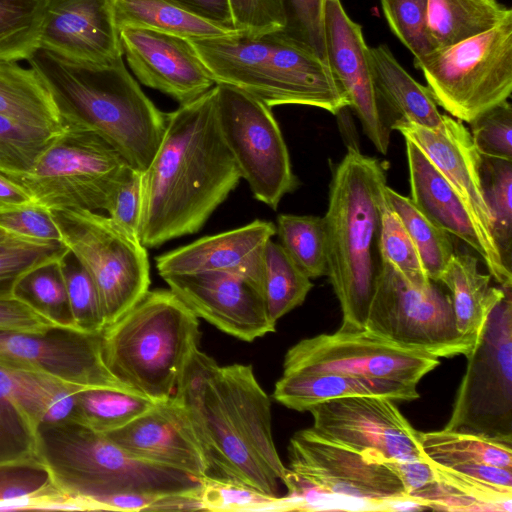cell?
<instances>
[{
    "mask_svg": "<svg viewBox=\"0 0 512 512\" xmlns=\"http://www.w3.org/2000/svg\"><path fill=\"white\" fill-rule=\"evenodd\" d=\"M241 175L217 115V85L167 113L162 141L142 173L138 239L146 248L198 232Z\"/></svg>",
    "mask_w": 512,
    "mask_h": 512,
    "instance_id": "6da1fadb",
    "label": "cell"
},
{
    "mask_svg": "<svg viewBox=\"0 0 512 512\" xmlns=\"http://www.w3.org/2000/svg\"><path fill=\"white\" fill-rule=\"evenodd\" d=\"M174 396L201 444L206 478L280 497L288 468L274 444L271 401L252 366H219L197 348Z\"/></svg>",
    "mask_w": 512,
    "mask_h": 512,
    "instance_id": "7a4b0ae2",
    "label": "cell"
},
{
    "mask_svg": "<svg viewBox=\"0 0 512 512\" xmlns=\"http://www.w3.org/2000/svg\"><path fill=\"white\" fill-rule=\"evenodd\" d=\"M385 182L380 161L354 147L332 173L324 216L326 276L340 303L343 331L365 328L379 266V193Z\"/></svg>",
    "mask_w": 512,
    "mask_h": 512,
    "instance_id": "3957f363",
    "label": "cell"
},
{
    "mask_svg": "<svg viewBox=\"0 0 512 512\" xmlns=\"http://www.w3.org/2000/svg\"><path fill=\"white\" fill-rule=\"evenodd\" d=\"M188 41L216 84L242 90L269 107L304 105L338 115L349 106L327 61L282 31Z\"/></svg>",
    "mask_w": 512,
    "mask_h": 512,
    "instance_id": "277c9868",
    "label": "cell"
},
{
    "mask_svg": "<svg viewBox=\"0 0 512 512\" xmlns=\"http://www.w3.org/2000/svg\"><path fill=\"white\" fill-rule=\"evenodd\" d=\"M199 338L198 317L174 292L149 290L102 331V354L119 381L157 402L175 394Z\"/></svg>",
    "mask_w": 512,
    "mask_h": 512,
    "instance_id": "5b68a950",
    "label": "cell"
},
{
    "mask_svg": "<svg viewBox=\"0 0 512 512\" xmlns=\"http://www.w3.org/2000/svg\"><path fill=\"white\" fill-rule=\"evenodd\" d=\"M32 58L69 111L129 165L147 169L164 136L167 113L143 92L124 59L108 67L79 69L41 50Z\"/></svg>",
    "mask_w": 512,
    "mask_h": 512,
    "instance_id": "8992f818",
    "label": "cell"
},
{
    "mask_svg": "<svg viewBox=\"0 0 512 512\" xmlns=\"http://www.w3.org/2000/svg\"><path fill=\"white\" fill-rule=\"evenodd\" d=\"M40 461L60 489L96 502L120 493L155 496L198 492L203 480L133 457L104 433L75 421L39 426Z\"/></svg>",
    "mask_w": 512,
    "mask_h": 512,
    "instance_id": "52a82bcc",
    "label": "cell"
},
{
    "mask_svg": "<svg viewBox=\"0 0 512 512\" xmlns=\"http://www.w3.org/2000/svg\"><path fill=\"white\" fill-rule=\"evenodd\" d=\"M67 111L66 126L53 136L30 169L6 176L49 210L104 211L111 191L129 164Z\"/></svg>",
    "mask_w": 512,
    "mask_h": 512,
    "instance_id": "ba28073f",
    "label": "cell"
},
{
    "mask_svg": "<svg viewBox=\"0 0 512 512\" xmlns=\"http://www.w3.org/2000/svg\"><path fill=\"white\" fill-rule=\"evenodd\" d=\"M435 103L469 123L512 92V14L493 28L414 59Z\"/></svg>",
    "mask_w": 512,
    "mask_h": 512,
    "instance_id": "9c48e42d",
    "label": "cell"
},
{
    "mask_svg": "<svg viewBox=\"0 0 512 512\" xmlns=\"http://www.w3.org/2000/svg\"><path fill=\"white\" fill-rule=\"evenodd\" d=\"M50 211L61 242L95 283L106 326L114 323L149 291L146 247L136 236L97 211Z\"/></svg>",
    "mask_w": 512,
    "mask_h": 512,
    "instance_id": "30bf717a",
    "label": "cell"
},
{
    "mask_svg": "<svg viewBox=\"0 0 512 512\" xmlns=\"http://www.w3.org/2000/svg\"><path fill=\"white\" fill-rule=\"evenodd\" d=\"M365 328L438 358L466 356L477 343L458 331L450 296L437 282L414 285L380 259Z\"/></svg>",
    "mask_w": 512,
    "mask_h": 512,
    "instance_id": "8fae6325",
    "label": "cell"
},
{
    "mask_svg": "<svg viewBox=\"0 0 512 512\" xmlns=\"http://www.w3.org/2000/svg\"><path fill=\"white\" fill-rule=\"evenodd\" d=\"M512 287L488 316L465 356L451 416L444 429L512 439Z\"/></svg>",
    "mask_w": 512,
    "mask_h": 512,
    "instance_id": "7c38bea8",
    "label": "cell"
},
{
    "mask_svg": "<svg viewBox=\"0 0 512 512\" xmlns=\"http://www.w3.org/2000/svg\"><path fill=\"white\" fill-rule=\"evenodd\" d=\"M216 85L219 126L241 178L258 201L276 210L298 179L271 107L242 90Z\"/></svg>",
    "mask_w": 512,
    "mask_h": 512,
    "instance_id": "4fadbf2b",
    "label": "cell"
},
{
    "mask_svg": "<svg viewBox=\"0 0 512 512\" xmlns=\"http://www.w3.org/2000/svg\"><path fill=\"white\" fill-rule=\"evenodd\" d=\"M288 457L290 471L329 497L362 502L368 510H396L413 501L381 456L329 441L312 428L291 437Z\"/></svg>",
    "mask_w": 512,
    "mask_h": 512,
    "instance_id": "5bb4252c",
    "label": "cell"
},
{
    "mask_svg": "<svg viewBox=\"0 0 512 512\" xmlns=\"http://www.w3.org/2000/svg\"><path fill=\"white\" fill-rule=\"evenodd\" d=\"M439 364L432 354L398 345L366 328L338 329L290 347L282 374L338 372L417 386Z\"/></svg>",
    "mask_w": 512,
    "mask_h": 512,
    "instance_id": "9a60e30c",
    "label": "cell"
},
{
    "mask_svg": "<svg viewBox=\"0 0 512 512\" xmlns=\"http://www.w3.org/2000/svg\"><path fill=\"white\" fill-rule=\"evenodd\" d=\"M312 430L348 448L368 451L383 459L423 458L419 431L383 396H350L318 403L308 410Z\"/></svg>",
    "mask_w": 512,
    "mask_h": 512,
    "instance_id": "2e32d148",
    "label": "cell"
},
{
    "mask_svg": "<svg viewBox=\"0 0 512 512\" xmlns=\"http://www.w3.org/2000/svg\"><path fill=\"white\" fill-rule=\"evenodd\" d=\"M0 365L43 373L82 389L111 388L134 392L106 366L101 333L66 328L44 333L0 330Z\"/></svg>",
    "mask_w": 512,
    "mask_h": 512,
    "instance_id": "e0dca14e",
    "label": "cell"
},
{
    "mask_svg": "<svg viewBox=\"0 0 512 512\" xmlns=\"http://www.w3.org/2000/svg\"><path fill=\"white\" fill-rule=\"evenodd\" d=\"M40 50L79 69L123 60L113 0H46Z\"/></svg>",
    "mask_w": 512,
    "mask_h": 512,
    "instance_id": "ac0fdd59",
    "label": "cell"
},
{
    "mask_svg": "<svg viewBox=\"0 0 512 512\" xmlns=\"http://www.w3.org/2000/svg\"><path fill=\"white\" fill-rule=\"evenodd\" d=\"M169 289L198 317L242 341L274 332L261 287L244 276L201 272L163 278Z\"/></svg>",
    "mask_w": 512,
    "mask_h": 512,
    "instance_id": "d6986e66",
    "label": "cell"
},
{
    "mask_svg": "<svg viewBox=\"0 0 512 512\" xmlns=\"http://www.w3.org/2000/svg\"><path fill=\"white\" fill-rule=\"evenodd\" d=\"M324 37L327 63L375 148L386 154L391 128L381 114L362 28L340 0H325Z\"/></svg>",
    "mask_w": 512,
    "mask_h": 512,
    "instance_id": "ffe728a7",
    "label": "cell"
},
{
    "mask_svg": "<svg viewBox=\"0 0 512 512\" xmlns=\"http://www.w3.org/2000/svg\"><path fill=\"white\" fill-rule=\"evenodd\" d=\"M123 57L143 85L187 104L214 85V79L188 39L160 31L119 29Z\"/></svg>",
    "mask_w": 512,
    "mask_h": 512,
    "instance_id": "44dd1931",
    "label": "cell"
},
{
    "mask_svg": "<svg viewBox=\"0 0 512 512\" xmlns=\"http://www.w3.org/2000/svg\"><path fill=\"white\" fill-rule=\"evenodd\" d=\"M135 458L199 479L208 467L198 437L182 403L173 395L114 431L105 433Z\"/></svg>",
    "mask_w": 512,
    "mask_h": 512,
    "instance_id": "7402d4cb",
    "label": "cell"
},
{
    "mask_svg": "<svg viewBox=\"0 0 512 512\" xmlns=\"http://www.w3.org/2000/svg\"><path fill=\"white\" fill-rule=\"evenodd\" d=\"M405 144L411 200L432 222L475 250L501 287H512V273L466 202L415 143L405 139Z\"/></svg>",
    "mask_w": 512,
    "mask_h": 512,
    "instance_id": "603a6c76",
    "label": "cell"
},
{
    "mask_svg": "<svg viewBox=\"0 0 512 512\" xmlns=\"http://www.w3.org/2000/svg\"><path fill=\"white\" fill-rule=\"evenodd\" d=\"M275 234L273 222L256 219L161 254L155 258L156 268L162 278L201 272L233 273L261 287L264 248Z\"/></svg>",
    "mask_w": 512,
    "mask_h": 512,
    "instance_id": "cb8c5ba5",
    "label": "cell"
},
{
    "mask_svg": "<svg viewBox=\"0 0 512 512\" xmlns=\"http://www.w3.org/2000/svg\"><path fill=\"white\" fill-rule=\"evenodd\" d=\"M390 128L399 131L405 139L420 148L456 189L484 235L494 243L491 236L492 220L482 193L481 155L462 121L443 115L441 125L431 129L398 118Z\"/></svg>",
    "mask_w": 512,
    "mask_h": 512,
    "instance_id": "d4e9b609",
    "label": "cell"
},
{
    "mask_svg": "<svg viewBox=\"0 0 512 512\" xmlns=\"http://www.w3.org/2000/svg\"><path fill=\"white\" fill-rule=\"evenodd\" d=\"M20 62L0 60V115L21 124L59 132L68 111L55 88L33 58Z\"/></svg>",
    "mask_w": 512,
    "mask_h": 512,
    "instance_id": "484cf974",
    "label": "cell"
},
{
    "mask_svg": "<svg viewBox=\"0 0 512 512\" xmlns=\"http://www.w3.org/2000/svg\"><path fill=\"white\" fill-rule=\"evenodd\" d=\"M350 396L413 401L419 398V393L415 385L338 372L282 374L273 391L278 403L300 412L321 402Z\"/></svg>",
    "mask_w": 512,
    "mask_h": 512,
    "instance_id": "4316f807",
    "label": "cell"
},
{
    "mask_svg": "<svg viewBox=\"0 0 512 512\" xmlns=\"http://www.w3.org/2000/svg\"><path fill=\"white\" fill-rule=\"evenodd\" d=\"M439 283L449 290L458 331L478 341L489 314L505 296V287L491 285V275L478 268V259L455 252Z\"/></svg>",
    "mask_w": 512,
    "mask_h": 512,
    "instance_id": "83f0119b",
    "label": "cell"
},
{
    "mask_svg": "<svg viewBox=\"0 0 512 512\" xmlns=\"http://www.w3.org/2000/svg\"><path fill=\"white\" fill-rule=\"evenodd\" d=\"M369 61L378 100L408 122L431 129L441 125L443 115L429 89L411 77L387 45L369 48Z\"/></svg>",
    "mask_w": 512,
    "mask_h": 512,
    "instance_id": "f1b7e54d",
    "label": "cell"
},
{
    "mask_svg": "<svg viewBox=\"0 0 512 512\" xmlns=\"http://www.w3.org/2000/svg\"><path fill=\"white\" fill-rule=\"evenodd\" d=\"M118 30L138 27L185 39H205L240 34L235 28L206 20L172 0H113Z\"/></svg>",
    "mask_w": 512,
    "mask_h": 512,
    "instance_id": "f546056e",
    "label": "cell"
},
{
    "mask_svg": "<svg viewBox=\"0 0 512 512\" xmlns=\"http://www.w3.org/2000/svg\"><path fill=\"white\" fill-rule=\"evenodd\" d=\"M512 14L497 0H428L426 34L433 49L483 33Z\"/></svg>",
    "mask_w": 512,
    "mask_h": 512,
    "instance_id": "4dcf8cb0",
    "label": "cell"
},
{
    "mask_svg": "<svg viewBox=\"0 0 512 512\" xmlns=\"http://www.w3.org/2000/svg\"><path fill=\"white\" fill-rule=\"evenodd\" d=\"M419 443L424 456L440 465L485 464L512 469V439L443 428L419 432Z\"/></svg>",
    "mask_w": 512,
    "mask_h": 512,
    "instance_id": "1f68e13d",
    "label": "cell"
},
{
    "mask_svg": "<svg viewBox=\"0 0 512 512\" xmlns=\"http://www.w3.org/2000/svg\"><path fill=\"white\" fill-rule=\"evenodd\" d=\"M313 284L280 243L270 239L264 248L261 269V291L273 323L300 306Z\"/></svg>",
    "mask_w": 512,
    "mask_h": 512,
    "instance_id": "d6a6232c",
    "label": "cell"
},
{
    "mask_svg": "<svg viewBox=\"0 0 512 512\" xmlns=\"http://www.w3.org/2000/svg\"><path fill=\"white\" fill-rule=\"evenodd\" d=\"M426 459L439 481L479 502L487 511H512V469L485 464L445 466Z\"/></svg>",
    "mask_w": 512,
    "mask_h": 512,
    "instance_id": "836d02e7",
    "label": "cell"
},
{
    "mask_svg": "<svg viewBox=\"0 0 512 512\" xmlns=\"http://www.w3.org/2000/svg\"><path fill=\"white\" fill-rule=\"evenodd\" d=\"M13 370L20 404L37 428L73 420L77 393L82 388L43 373Z\"/></svg>",
    "mask_w": 512,
    "mask_h": 512,
    "instance_id": "e575fe53",
    "label": "cell"
},
{
    "mask_svg": "<svg viewBox=\"0 0 512 512\" xmlns=\"http://www.w3.org/2000/svg\"><path fill=\"white\" fill-rule=\"evenodd\" d=\"M37 432L20 404L14 370L0 365V465L40 461Z\"/></svg>",
    "mask_w": 512,
    "mask_h": 512,
    "instance_id": "d590c367",
    "label": "cell"
},
{
    "mask_svg": "<svg viewBox=\"0 0 512 512\" xmlns=\"http://www.w3.org/2000/svg\"><path fill=\"white\" fill-rule=\"evenodd\" d=\"M387 198L409 233L430 280L439 283L453 254L450 234L432 222L411 200L388 185Z\"/></svg>",
    "mask_w": 512,
    "mask_h": 512,
    "instance_id": "8d00e7d4",
    "label": "cell"
},
{
    "mask_svg": "<svg viewBox=\"0 0 512 512\" xmlns=\"http://www.w3.org/2000/svg\"><path fill=\"white\" fill-rule=\"evenodd\" d=\"M154 403L138 393L126 390L82 389L77 393L72 421L105 434L125 426L149 410Z\"/></svg>",
    "mask_w": 512,
    "mask_h": 512,
    "instance_id": "74e56055",
    "label": "cell"
},
{
    "mask_svg": "<svg viewBox=\"0 0 512 512\" xmlns=\"http://www.w3.org/2000/svg\"><path fill=\"white\" fill-rule=\"evenodd\" d=\"M480 178L492 239L503 266L512 273V161L481 156Z\"/></svg>",
    "mask_w": 512,
    "mask_h": 512,
    "instance_id": "f35d334b",
    "label": "cell"
},
{
    "mask_svg": "<svg viewBox=\"0 0 512 512\" xmlns=\"http://www.w3.org/2000/svg\"><path fill=\"white\" fill-rule=\"evenodd\" d=\"M46 0H0V60L28 61L40 50Z\"/></svg>",
    "mask_w": 512,
    "mask_h": 512,
    "instance_id": "ab89813d",
    "label": "cell"
},
{
    "mask_svg": "<svg viewBox=\"0 0 512 512\" xmlns=\"http://www.w3.org/2000/svg\"><path fill=\"white\" fill-rule=\"evenodd\" d=\"M276 234L280 245L310 278L327 273V234L324 217L280 214Z\"/></svg>",
    "mask_w": 512,
    "mask_h": 512,
    "instance_id": "60d3db41",
    "label": "cell"
},
{
    "mask_svg": "<svg viewBox=\"0 0 512 512\" xmlns=\"http://www.w3.org/2000/svg\"><path fill=\"white\" fill-rule=\"evenodd\" d=\"M386 185V182L382 184L379 193V259L391 264L412 284L428 285L432 280L427 276L402 220L387 198Z\"/></svg>",
    "mask_w": 512,
    "mask_h": 512,
    "instance_id": "b9f144b4",
    "label": "cell"
},
{
    "mask_svg": "<svg viewBox=\"0 0 512 512\" xmlns=\"http://www.w3.org/2000/svg\"><path fill=\"white\" fill-rule=\"evenodd\" d=\"M61 242L15 238L0 243V294L15 293L29 272L56 263L69 255Z\"/></svg>",
    "mask_w": 512,
    "mask_h": 512,
    "instance_id": "7bdbcfd3",
    "label": "cell"
},
{
    "mask_svg": "<svg viewBox=\"0 0 512 512\" xmlns=\"http://www.w3.org/2000/svg\"><path fill=\"white\" fill-rule=\"evenodd\" d=\"M62 260L29 272L20 280L15 293L61 327L75 329L61 271Z\"/></svg>",
    "mask_w": 512,
    "mask_h": 512,
    "instance_id": "ee69618b",
    "label": "cell"
},
{
    "mask_svg": "<svg viewBox=\"0 0 512 512\" xmlns=\"http://www.w3.org/2000/svg\"><path fill=\"white\" fill-rule=\"evenodd\" d=\"M66 258L61 262V271L73 326L81 332L100 334L106 322L95 283L74 257L72 264H67Z\"/></svg>",
    "mask_w": 512,
    "mask_h": 512,
    "instance_id": "f6af8a7d",
    "label": "cell"
},
{
    "mask_svg": "<svg viewBox=\"0 0 512 512\" xmlns=\"http://www.w3.org/2000/svg\"><path fill=\"white\" fill-rule=\"evenodd\" d=\"M57 133L24 125L0 115V173L15 175L30 169Z\"/></svg>",
    "mask_w": 512,
    "mask_h": 512,
    "instance_id": "bcb514c9",
    "label": "cell"
},
{
    "mask_svg": "<svg viewBox=\"0 0 512 512\" xmlns=\"http://www.w3.org/2000/svg\"><path fill=\"white\" fill-rule=\"evenodd\" d=\"M40 461L0 465V503L30 501L34 507L64 494Z\"/></svg>",
    "mask_w": 512,
    "mask_h": 512,
    "instance_id": "7dc6e473",
    "label": "cell"
},
{
    "mask_svg": "<svg viewBox=\"0 0 512 512\" xmlns=\"http://www.w3.org/2000/svg\"><path fill=\"white\" fill-rule=\"evenodd\" d=\"M393 34L419 59L434 49L426 34L428 0H380Z\"/></svg>",
    "mask_w": 512,
    "mask_h": 512,
    "instance_id": "c3c4849f",
    "label": "cell"
},
{
    "mask_svg": "<svg viewBox=\"0 0 512 512\" xmlns=\"http://www.w3.org/2000/svg\"><path fill=\"white\" fill-rule=\"evenodd\" d=\"M471 137L481 156L512 161V106L506 100L470 122Z\"/></svg>",
    "mask_w": 512,
    "mask_h": 512,
    "instance_id": "681fc988",
    "label": "cell"
},
{
    "mask_svg": "<svg viewBox=\"0 0 512 512\" xmlns=\"http://www.w3.org/2000/svg\"><path fill=\"white\" fill-rule=\"evenodd\" d=\"M282 5L285 27L281 31L327 61L324 37L325 0H282Z\"/></svg>",
    "mask_w": 512,
    "mask_h": 512,
    "instance_id": "f907efd6",
    "label": "cell"
},
{
    "mask_svg": "<svg viewBox=\"0 0 512 512\" xmlns=\"http://www.w3.org/2000/svg\"><path fill=\"white\" fill-rule=\"evenodd\" d=\"M201 497L204 510L208 511L289 510L286 496L270 497L209 478L203 480Z\"/></svg>",
    "mask_w": 512,
    "mask_h": 512,
    "instance_id": "816d5d0a",
    "label": "cell"
},
{
    "mask_svg": "<svg viewBox=\"0 0 512 512\" xmlns=\"http://www.w3.org/2000/svg\"><path fill=\"white\" fill-rule=\"evenodd\" d=\"M233 27L243 36L258 38L285 27L282 0H228Z\"/></svg>",
    "mask_w": 512,
    "mask_h": 512,
    "instance_id": "f5cc1de1",
    "label": "cell"
},
{
    "mask_svg": "<svg viewBox=\"0 0 512 512\" xmlns=\"http://www.w3.org/2000/svg\"><path fill=\"white\" fill-rule=\"evenodd\" d=\"M0 228L26 239L61 242L52 212L36 202L0 210Z\"/></svg>",
    "mask_w": 512,
    "mask_h": 512,
    "instance_id": "db71d44e",
    "label": "cell"
},
{
    "mask_svg": "<svg viewBox=\"0 0 512 512\" xmlns=\"http://www.w3.org/2000/svg\"><path fill=\"white\" fill-rule=\"evenodd\" d=\"M142 173L129 165L111 191L104 210L116 224L137 238L142 208Z\"/></svg>",
    "mask_w": 512,
    "mask_h": 512,
    "instance_id": "11a10c76",
    "label": "cell"
},
{
    "mask_svg": "<svg viewBox=\"0 0 512 512\" xmlns=\"http://www.w3.org/2000/svg\"><path fill=\"white\" fill-rule=\"evenodd\" d=\"M63 328L16 293L0 294V330L44 333Z\"/></svg>",
    "mask_w": 512,
    "mask_h": 512,
    "instance_id": "9f6ffc18",
    "label": "cell"
},
{
    "mask_svg": "<svg viewBox=\"0 0 512 512\" xmlns=\"http://www.w3.org/2000/svg\"><path fill=\"white\" fill-rule=\"evenodd\" d=\"M186 10L206 20L233 27L228 0H172Z\"/></svg>",
    "mask_w": 512,
    "mask_h": 512,
    "instance_id": "6f0895ef",
    "label": "cell"
},
{
    "mask_svg": "<svg viewBox=\"0 0 512 512\" xmlns=\"http://www.w3.org/2000/svg\"><path fill=\"white\" fill-rule=\"evenodd\" d=\"M34 202L18 183L0 173V210Z\"/></svg>",
    "mask_w": 512,
    "mask_h": 512,
    "instance_id": "680465c9",
    "label": "cell"
},
{
    "mask_svg": "<svg viewBox=\"0 0 512 512\" xmlns=\"http://www.w3.org/2000/svg\"><path fill=\"white\" fill-rule=\"evenodd\" d=\"M15 238H22V237H18L16 235H13V234L5 231L4 229L0 228V243L6 242L8 240L15 239Z\"/></svg>",
    "mask_w": 512,
    "mask_h": 512,
    "instance_id": "91938a15",
    "label": "cell"
}]
</instances>
